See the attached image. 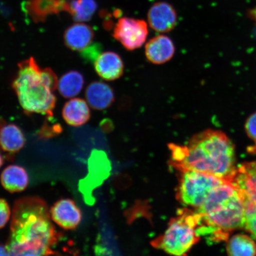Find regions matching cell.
Wrapping results in <instances>:
<instances>
[{"label":"cell","instance_id":"cell-1","mask_svg":"<svg viewBox=\"0 0 256 256\" xmlns=\"http://www.w3.org/2000/svg\"><path fill=\"white\" fill-rule=\"evenodd\" d=\"M51 219L47 204L41 198L30 196L16 200L6 244L9 255L57 254L52 248L62 234L57 232Z\"/></svg>","mask_w":256,"mask_h":256},{"label":"cell","instance_id":"cell-2","mask_svg":"<svg viewBox=\"0 0 256 256\" xmlns=\"http://www.w3.org/2000/svg\"><path fill=\"white\" fill-rule=\"evenodd\" d=\"M170 161L178 172L194 170L231 182L236 170L234 146L222 131L206 130L194 134L187 145L170 144Z\"/></svg>","mask_w":256,"mask_h":256},{"label":"cell","instance_id":"cell-3","mask_svg":"<svg viewBox=\"0 0 256 256\" xmlns=\"http://www.w3.org/2000/svg\"><path fill=\"white\" fill-rule=\"evenodd\" d=\"M194 210L200 216L197 233L208 242L224 241L234 230L244 228V200L238 188L230 182L218 186L202 206Z\"/></svg>","mask_w":256,"mask_h":256},{"label":"cell","instance_id":"cell-4","mask_svg":"<svg viewBox=\"0 0 256 256\" xmlns=\"http://www.w3.org/2000/svg\"><path fill=\"white\" fill-rule=\"evenodd\" d=\"M58 82L57 76L52 70H41L31 57L18 64V75L12 86L26 113L51 118L56 104V98L52 92L58 87Z\"/></svg>","mask_w":256,"mask_h":256},{"label":"cell","instance_id":"cell-5","mask_svg":"<svg viewBox=\"0 0 256 256\" xmlns=\"http://www.w3.org/2000/svg\"><path fill=\"white\" fill-rule=\"evenodd\" d=\"M200 216L194 209L183 208L170 220L166 232L152 240L153 248L174 256L186 255L200 236L196 232Z\"/></svg>","mask_w":256,"mask_h":256},{"label":"cell","instance_id":"cell-6","mask_svg":"<svg viewBox=\"0 0 256 256\" xmlns=\"http://www.w3.org/2000/svg\"><path fill=\"white\" fill-rule=\"evenodd\" d=\"M176 198L184 206L196 210L218 186L226 180L197 171L179 172Z\"/></svg>","mask_w":256,"mask_h":256},{"label":"cell","instance_id":"cell-7","mask_svg":"<svg viewBox=\"0 0 256 256\" xmlns=\"http://www.w3.org/2000/svg\"><path fill=\"white\" fill-rule=\"evenodd\" d=\"M146 21L130 18H122L115 25L113 37L128 50L142 48L148 35Z\"/></svg>","mask_w":256,"mask_h":256},{"label":"cell","instance_id":"cell-8","mask_svg":"<svg viewBox=\"0 0 256 256\" xmlns=\"http://www.w3.org/2000/svg\"><path fill=\"white\" fill-rule=\"evenodd\" d=\"M148 22L154 30L158 33H168L174 30L178 24L177 12L168 2H156L149 10Z\"/></svg>","mask_w":256,"mask_h":256},{"label":"cell","instance_id":"cell-9","mask_svg":"<svg viewBox=\"0 0 256 256\" xmlns=\"http://www.w3.org/2000/svg\"><path fill=\"white\" fill-rule=\"evenodd\" d=\"M51 218L62 228L74 230L82 219V213L75 202L70 199L57 201L50 208Z\"/></svg>","mask_w":256,"mask_h":256},{"label":"cell","instance_id":"cell-10","mask_svg":"<svg viewBox=\"0 0 256 256\" xmlns=\"http://www.w3.org/2000/svg\"><path fill=\"white\" fill-rule=\"evenodd\" d=\"M175 54L174 42L166 35L160 34L150 40L146 44V59L156 65H162L170 60Z\"/></svg>","mask_w":256,"mask_h":256},{"label":"cell","instance_id":"cell-11","mask_svg":"<svg viewBox=\"0 0 256 256\" xmlns=\"http://www.w3.org/2000/svg\"><path fill=\"white\" fill-rule=\"evenodd\" d=\"M94 68L98 74L106 81H114L124 74V64L116 52L108 51L100 54L95 60Z\"/></svg>","mask_w":256,"mask_h":256},{"label":"cell","instance_id":"cell-12","mask_svg":"<svg viewBox=\"0 0 256 256\" xmlns=\"http://www.w3.org/2000/svg\"><path fill=\"white\" fill-rule=\"evenodd\" d=\"M88 103L95 110H103L111 106L114 102V94L110 86L102 82H94L86 90Z\"/></svg>","mask_w":256,"mask_h":256},{"label":"cell","instance_id":"cell-13","mask_svg":"<svg viewBox=\"0 0 256 256\" xmlns=\"http://www.w3.org/2000/svg\"><path fill=\"white\" fill-rule=\"evenodd\" d=\"M94 36V32L91 26L78 23L66 28L64 40L66 46L70 50L81 51L92 44Z\"/></svg>","mask_w":256,"mask_h":256},{"label":"cell","instance_id":"cell-14","mask_svg":"<svg viewBox=\"0 0 256 256\" xmlns=\"http://www.w3.org/2000/svg\"><path fill=\"white\" fill-rule=\"evenodd\" d=\"M62 114L66 124L75 127L87 123L91 115L87 102L80 98L67 102L64 105Z\"/></svg>","mask_w":256,"mask_h":256},{"label":"cell","instance_id":"cell-15","mask_svg":"<svg viewBox=\"0 0 256 256\" xmlns=\"http://www.w3.org/2000/svg\"><path fill=\"white\" fill-rule=\"evenodd\" d=\"M67 3L62 0H30L26 6L28 14L35 22H44L48 16L66 10Z\"/></svg>","mask_w":256,"mask_h":256},{"label":"cell","instance_id":"cell-16","mask_svg":"<svg viewBox=\"0 0 256 256\" xmlns=\"http://www.w3.org/2000/svg\"><path fill=\"white\" fill-rule=\"evenodd\" d=\"M1 182L2 186L10 193L24 191L28 184L26 171L20 166L11 165L2 172Z\"/></svg>","mask_w":256,"mask_h":256},{"label":"cell","instance_id":"cell-17","mask_svg":"<svg viewBox=\"0 0 256 256\" xmlns=\"http://www.w3.org/2000/svg\"><path fill=\"white\" fill-rule=\"evenodd\" d=\"M23 132L14 124H3L0 128V148L6 152H17L24 146Z\"/></svg>","mask_w":256,"mask_h":256},{"label":"cell","instance_id":"cell-18","mask_svg":"<svg viewBox=\"0 0 256 256\" xmlns=\"http://www.w3.org/2000/svg\"><path fill=\"white\" fill-rule=\"evenodd\" d=\"M84 84V78L81 73L70 71L64 74L60 78L58 82V88L64 98H72L80 94Z\"/></svg>","mask_w":256,"mask_h":256},{"label":"cell","instance_id":"cell-19","mask_svg":"<svg viewBox=\"0 0 256 256\" xmlns=\"http://www.w3.org/2000/svg\"><path fill=\"white\" fill-rule=\"evenodd\" d=\"M226 250L230 256H252L256 255V245L249 236L238 234L230 239Z\"/></svg>","mask_w":256,"mask_h":256},{"label":"cell","instance_id":"cell-20","mask_svg":"<svg viewBox=\"0 0 256 256\" xmlns=\"http://www.w3.org/2000/svg\"><path fill=\"white\" fill-rule=\"evenodd\" d=\"M97 8L95 0H73L67 4L66 11L76 21L88 22L92 18Z\"/></svg>","mask_w":256,"mask_h":256},{"label":"cell","instance_id":"cell-21","mask_svg":"<svg viewBox=\"0 0 256 256\" xmlns=\"http://www.w3.org/2000/svg\"><path fill=\"white\" fill-rule=\"evenodd\" d=\"M245 204V222L244 228L256 239V202L244 201Z\"/></svg>","mask_w":256,"mask_h":256},{"label":"cell","instance_id":"cell-22","mask_svg":"<svg viewBox=\"0 0 256 256\" xmlns=\"http://www.w3.org/2000/svg\"><path fill=\"white\" fill-rule=\"evenodd\" d=\"M102 48L98 44H90L85 49L80 51V56L86 62H95L100 55Z\"/></svg>","mask_w":256,"mask_h":256},{"label":"cell","instance_id":"cell-23","mask_svg":"<svg viewBox=\"0 0 256 256\" xmlns=\"http://www.w3.org/2000/svg\"><path fill=\"white\" fill-rule=\"evenodd\" d=\"M10 216V208L7 201L0 199V229L2 228L7 224Z\"/></svg>","mask_w":256,"mask_h":256},{"label":"cell","instance_id":"cell-24","mask_svg":"<svg viewBox=\"0 0 256 256\" xmlns=\"http://www.w3.org/2000/svg\"><path fill=\"white\" fill-rule=\"evenodd\" d=\"M245 129L248 136L256 142V112L248 118L245 124Z\"/></svg>","mask_w":256,"mask_h":256},{"label":"cell","instance_id":"cell-25","mask_svg":"<svg viewBox=\"0 0 256 256\" xmlns=\"http://www.w3.org/2000/svg\"><path fill=\"white\" fill-rule=\"evenodd\" d=\"M0 256H9L6 246L0 244Z\"/></svg>","mask_w":256,"mask_h":256},{"label":"cell","instance_id":"cell-26","mask_svg":"<svg viewBox=\"0 0 256 256\" xmlns=\"http://www.w3.org/2000/svg\"><path fill=\"white\" fill-rule=\"evenodd\" d=\"M3 164V159L1 154H0V168H1Z\"/></svg>","mask_w":256,"mask_h":256}]
</instances>
